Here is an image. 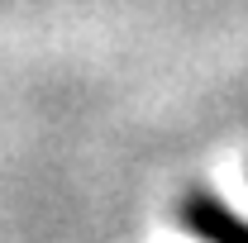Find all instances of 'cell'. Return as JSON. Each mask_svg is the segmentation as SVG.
I'll return each mask as SVG.
<instances>
[{
    "label": "cell",
    "instance_id": "obj_1",
    "mask_svg": "<svg viewBox=\"0 0 248 243\" xmlns=\"http://www.w3.org/2000/svg\"><path fill=\"white\" fill-rule=\"evenodd\" d=\"M182 219H186V229L201 234V239H239V243H248V224L234 219V214L224 210L219 200H210V196H191Z\"/></svg>",
    "mask_w": 248,
    "mask_h": 243
}]
</instances>
